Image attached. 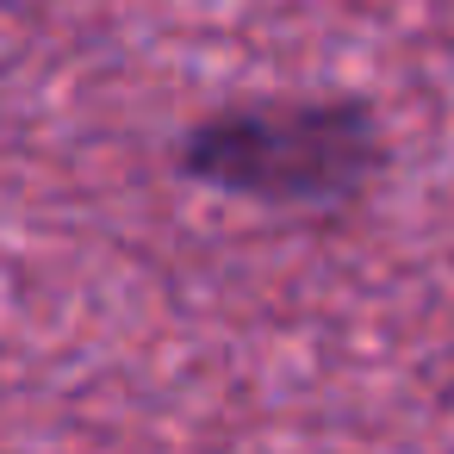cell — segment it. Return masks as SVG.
I'll return each instance as SVG.
<instances>
[{
  "mask_svg": "<svg viewBox=\"0 0 454 454\" xmlns=\"http://www.w3.org/2000/svg\"><path fill=\"white\" fill-rule=\"evenodd\" d=\"M386 162L361 100H249L181 137V175L255 206H342Z\"/></svg>",
  "mask_w": 454,
  "mask_h": 454,
  "instance_id": "6da1fadb",
  "label": "cell"
}]
</instances>
